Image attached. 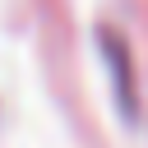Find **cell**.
<instances>
[{
	"instance_id": "obj_1",
	"label": "cell",
	"mask_w": 148,
	"mask_h": 148,
	"mask_svg": "<svg viewBox=\"0 0 148 148\" xmlns=\"http://www.w3.org/2000/svg\"><path fill=\"white\" fill-rule=\"evenodd\" d=\"M102 56H106V69H111V83H116L120 116H125V120H134V79H130V51H125L120 32L102 28Z\"/></svg>"
}]
</instances>
